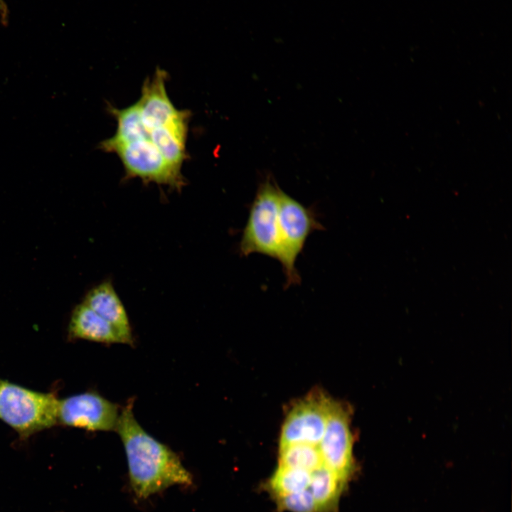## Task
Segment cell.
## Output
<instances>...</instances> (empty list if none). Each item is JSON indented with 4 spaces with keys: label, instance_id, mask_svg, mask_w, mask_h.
<instances>
[{
    "label": "cell",
    "instance_id": "cell-1",
    "mask_svg": "<svg viewBox=\"0 0 512 512\" xmlns=\"http://www.w3.org/2000/svg\"><path fill=\"white\" fill-rule=\"evenodd\" d=\"M133 405L132 398L120 410L115 430L124 446L132 491L146 498L173 486H191L193 475L178 455L140 425Z\"/></svg>",
    "mask_w": 512,
    "mask_h": 512
},
{
    "label": "cell",
    "instance_id": "cell-2",
    "mask_svg": "<svg viewBox=\"0 0 512 512\" xmlns=\"http://www.w3.org/2000/svg\"><path fill=\"white\" fill-rule=\"evenodd\" d=\"M58 405L53 393L0 380V419L22 438L56 425Z\"/></svg>",
    "mask_w": 512,
    "mask_h": 512
},
{
    "label": "cell",
    "instance_id": "cell-3",
    "mask_svg": "<svg viewBox=\"0 0 512 512\" xmlns=\"http://www.w3.org/2000/svg\"><path fill=\"white\" fill-rule=\"evenodd\" d=\"M280 188L267 176L260 183L251 203L239 243L240 256L253 253L279 260L278 210Z\"/></svg>",
    "mask_w": 512,
    "mask_h": 512
},
{
    "label": "cell",
    "instance_id": "cell-4",
    "mask_svg": "<svg viewBox=\"0 0 512 512\" xmlns=\"http://www.w3.org/2000/svg\"><path fill=\"white\" fill-rule=\"evenodd\" d=\"M279 246L278 261L282 264L287 287L299 284L301 278L296 268L297 257L306 241L314 231L324 230L316 211L289 196L282 189L278 210Z\"/></svg>",
    "mask_w": 512,
    "mask_h": 512
},
{
    "label": "cell",
    "instance_id": "cell-5",
    "mask_svg": "<svg viewBox=\"0 0 512 512\" xmlns=\"http://www.w3.org/2000/svg\"><path fill=\"white\" fill-rule=\"evenodd\" d=\"M110 153H115L120 159L125 178H139L144 183L164 185L179 192L186 185L181 171L164 159L151 139L119 145Z\"/></svg>",
    "mask_w": 512,
    "mask_h": 512
},
{
    "label": "cell",
    "instance_id": "cell-6",
    "mask_svg": "<svg viewBox=\"0 0 512 512\" xmlns=\"http://www.w3.org/2000/svg\"><path fill=\"white\" fill-rule=\"evenodd\" d=\"M334 400L313 393L297 402L287 415L279 435V447L306 443L319 445Z\"/></svg>",
    "mask_w": 512,
    "mask_h": 512
},
{
    "label": "cell",
    "instance_id": "cell-7",
    "mask_svg": "<svg viewBox=\"0 0 512 512\" xmlns=\"http://www.w3.org/2000/svg\"><path fill=\"white\" fill-rule=\"evenodd\" d=\"M119 414L117 404L87 391L58 400L57 422L88 431H115Z\"/></svg>",
    "mask_w": 512,
    "mask_h": 512
},
{
    "label": "cell",
    "instance_id": "cell-8",
    "mask_svg": "<svg viewBox=\"0 0 512 512\" xmlns=\"http://www.w3.org/2000/svg\"><path fill=\"white\" fill-rule=\"evenodd\" d=\"M350 421L347 407L334 400L324 433L318 445L323 465L347 482L355 470L353 437Z\"/></svg>",
    "mask_w": 512,
    "mask_h": 512
},
{
    "label": "cell",
    "instance_id": "cell-9",
    "mask_svg": "<svg viewBox=\"0 0 512 512\" xmlns=\"http://www.w3.org/2000/svg\"><path fill=\"white\" fill-rule=\"evenodd\" d=\"M167 73L156 68L152 78L146 79L137 101L144 125L150 132L180 117L184 110H177L166 90Z\"/></svg>",
    "mask_w": 512,
    "mask_h": 512
},
{
    "label": "cell",
    "instance_id": "cell-10",
    "mask_svg": "<svg viewBox=\"0 0 512 512\" xmlns=\"http://www.w3.org/2000/svg\"><path fill=\"white\" fill-rule=\"evenodd\" d=\"M82 302L113 326L122 343H133L127 310L111 280L106 279L90 289Z\"/></svg>",
    "mask_w": 512,
    "mask_h": 512
},
{
    "label": "cell",
    "instance_id": "cell-11",
    "mask_svg": "<svg viewBox=\"0 0 512 512\" xmlns=\"http://www.w3.org/2000/svg\"><path fill=\"white\" fill-rule=\"evenodd\" d=\"M68 336L105 344L122 343L113 326L84 302L73 310L68 323Z\"/></svg>",
    "mask_w": 512,
    "mask_h": 512
},
{
    "label": "cell",
    "instance_id": "cell-12",
    "mask_svg": "<svg viewBox=\"0 0 512 512\" xmlns=\"http://www.w3.org/2000/svg\"><path fill=\"white\" fill-rule=\"evenodd\" d=\"M188 119H180L164 127L150 131V139L164 159L173 167L181 171L187 158L186 142Z\"/></svg>",
    "mask_w": 512,
    "mask_h": 512
},
{
    "label": "cell",
    "instance_id": "cell-13",
    "mask_svg": "<svg viewBox=\"0 0 512 512\" xmlns=\"http://www.w3.org/2000/svg\"><path fill=\"white\" fill-rule=\"evenodd\" d=\"M108 110L117 122L114 136L100 143L99 147L104 151L110 152L119 145L139 140L151 139L150 134L143 124L137 102L123 108L110 106Z\"/></svg>",
    "mask_w": 512,
    "mask_h": 512
},
{
    "label": "cell",
    "instance_id": "cell-14",
    "mask_svg": "<svg viewBox=\"0 0 512 512\" xmlns=\"http://www.w3.org/2000/svg\"><path fill=\"white\" fill-rule=\"evenodd\" d=\"M347 483L324 465L312 471L309 489L315 501L317 512H337L341 494Z\"/></svg>",
    "mask_w": 512,
    "mask_h": 512
},
{
    "label": "cell",
    "instance_id": "cell-15",
    "mask_svg": "<svg viewBox=\"0 0 512 512\" xmlns=\"http://www.w3.org/2000/svg\"><path fill=\"white\" fill-rule=\"evenodd\" d=\"M311 472L278 464L265 484L274 498L289 495L309 488Z\"/></svg>",
    "mask_w": 512,
    "mask_h": 512
},
{
    "label": "cell",
    "instance_id": "cell-16",
    "mask_svg": "<svg viewBox=\"0 0 512 512\" xmlns=\"http://www.w3.org/2000/svg\"><path fill=\"white\" fill-rule=\"evenodd\" d=\"M278 464L311 472L323 463L318 445L297 443L279 447Z\"/></svg>",
    "mask_w": 512,
    "mask_h": 512
},
{
    "label": "cell",
    "instance_id": "cell-17",
    "mask_svg": "<svg viewBox=\"0 0 512 512\" xmlns=\"http://www.w3.org/2000/svg\"><path fill=\"white\" fill-rule=\"evenodd\" d=\"M274 499L279 512H317L315 501L309 488Z\"/></svg>",
    "mask_w": 512,
    "mask_h": 512
},
{
    "label": "cell",
    "instance_id": "cell-18",
    "mask_svg": "<svg viewBox=\"0 0 512 512\" xmlns=\"http://www.w3.org/2000/svg\"><path fill=\"white\" fill-rule=\"evenodd\" d=\"M9 18V10L4 0H0V18L4 25H6Z\"/></svg>",
    "mask_w": 512,
    "mask_h": 512
}]
</instances>
